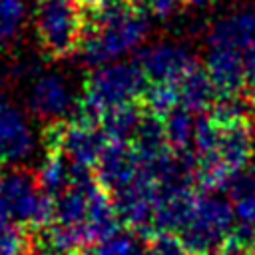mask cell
Masks as SVG:
<instances>
[{"label":"cell","mask_w":255,"mask_h":255,"mask_svg":"<svg viewBox=\"0 0 255 255\" xmlns=\"http://www.w3.org/2000/svg\"><path fill=\"white\" fill-rule=\"evenodd\" d=\"M147 32V12L135 2L116 0L100 10H92L78 52L84 64L98 68L118 62L139 48Z\"/></svg>","instance_id":"cell-1"},{"label":"cell","mask_w":255,"mask_h":255,"mask_svg":"<svg viewBox=\"0 0 255 255\" xmlns=\"http://www.w3.org/2000/svg\"><path fill=\"white\" fill-rule=\"evenodd\" d=\"M147 78L137 62H110L92 72L84 80V92L78 98V106L72 118L102 124L106 112L139 102L147 90Z\"/></svg>","instance_id":"cell-2"},{"label":"cell","mask_w":255,"mask_h":255,"mask_svg":"<svg viewBox=\"0 0 255 255\" xmlns=\"http://www.w3.org/2000/svg\"><path fill=\"white\" fill-rule=\"evenodd\" d=\"M0 217L28 231L48 227L56 219L54 199L40 191L36 173L22 165L0 167Z\"/></svg>","instance_id":"cell-3"},{"label":"cell","mask_w":255,"mask_h":255,"mask_svg":"<svg viewBox=\"0 0 255 255\" xmlns=\"http://www.w3.org/2000/svg\"><path fill=\"white\" fill-rule=\"evenodd\" d=\"M86 30L84 4L80 0H38L34 8V32L44 54L66 58L78 52Z\"/></svg>","instance_id":"cell-4"},{"label":"cell","mask_w":255,"mask_h":255,"mask_svg":"<svg viewBox=\"0 0 255 255\" xmlns=\"http://www.w3.org/2000/svg\"><path fill=\"white\" fill-rule=\"evenodd\" d=\"M233 225L235 215L229 199L199 191L193 211L177 235L191 255H213L227 241Z\"/></svg>","instance_id":"cell-5"},{"label":"cell","mask_w":255,"mask_h":255,"mask_svg":"<svg viewBox=\"0 0 255 255\" xmlns=\"http://www.w3.org/2000/svg\"><path fill=\"white\" fill-rule=\"evenodd\" d=\"M42 139L46 151H62L72 163L92 169L110 141L102 126L78 118L52 122L44 129Z\"/></svg>","instance_id":"cell-6"},{"label":"cell","mask_w":255,"mask_h":255,"mask_svg":"<svg viewBox=\"0 0 255 255\" xmlns=\"http://www.w3.org/2000/svg\"><path fill=\"white\" fill-rule=\"evenodd\" d=\"M78 98L72 92L70 82L58 72H38L32 78L28 90V110L38 120L62 122L66 116H74Z\"/></svg>","instance_id":"cell-7"},{"label":"cell","mask_w":255,"mask_h":255,"mask_svg":"<svg viewBox=\"0 0 255 255\" xmlns=\"http://www.w3.org/2000/svg\"><path fill=\"white\" fill-rule=\"evenodd\" d=\"M36 147V135L28 116L0 94V157L4 163L26 161Z\"/></svg>","instance_id":"cell-8"},{"label":"cell","mask_w":255,"mask_h":255,"mask_svg":"<svg viewBox=\"0 0 255 255\" xmlns=\"http://www.w3.org/2000/svg\"><path fill=\"white\" fill-rule=\"evenodd\" d=\"M139 68L147 82H171L177 84L197 62L187 48L175 42H159L143 48L137 54Z\"/></svg>","instance_id":"cell-9"},{"label":"cell","mask_w":255,"mask_h":255,"mask_svg":"<svg viewBox=\"0 0 255 255\" xmlns=\"http://www.w3.org/2000/svg\"><path fill=\"white\" fill-rule=\"evenodd\" d=\"M139 171V157L131 143L108 141L98 163L94 165V175L98 183L112 195L135 179Z\"/></svg>","instance_id":"cell-10"},{"label":"cell","mask_w":255,"mask_h":255,"mask_svg":"<svg viewBox=\"0 0 255 255\" xmlns=\"http://www.w3.org/2000/svg\"><path fill=\"white\" fill-rule=\"evenodd\" d=\"M255 137L249 120H235V122H219V137L213 159L205 161H219L231 173L243 169L253 161Z\"/></svg>","instance_id":"cell-11"},{"label":"cell","mask_w":255,"mask_h":255,"mask_svg":"<svg viewBox=\"0 0 255 255\" xmlns=\"http://www.w3.org/2000/svg\"><path fill=\"white\" fill-rule=\"evenodd\" d=\"M205 70L219 96L245 94V58L241 50L207 44Z\"/></svg>","instance_id":"cell-12"},{"label":"cell","mask_w":255,"mask_h":255,"mask_svg":"<svg viewBox=\"0 0 255 255\" xmlns=\"http://www.w3.org/2000/svg\"><path fill=\"white\" fill-rule=\"evenodd\" d=\"M253 38H255V6L231 12L225 18L217 20L209 30L207 44L229 46L243 52Z\"/></svg>","instance_id":"cell-13"},{"label":"cell","mask_w":255,"mask_h":255,"mask_svg":"<svg viewBox=\"0 0 255 255\" xmlns=\"http://www.w3.org/2000/svg\"><path fill=\"white\" fill-rule=\"evenodd\" d=\"M177 88H179V106H183L195 116L207 114L219 96L211 76L199 64H195L177 82Z\"/></svg>","instance_id":"cell-14"},{"label":"cell","mask_w":255,"mask_h":255,"mask_svg":"<svg viewBox=\"0 0 255 255\" xmlns=\"http://www.w3.org/2000/svg\"><path fill=\"white\" fill-rule=\"evenodd\" d=\"M225 191L233 207L235 223L255 227V161L235 171Z\"/></svg>","instance_id":"cell-15"},{"label":"cell","mask_w":255,"mask_h":255,"mask_svg":"<svg viewBox=\"0 0 255 255\" xmlns=\"http://www.w3.org/2000/svg\"><path fill=\"white\" fill-rule=\"evenodd\" d=\"M72 177H74V163L62 151H46V157L36 171V181L40 191L56 199L72 185Z\"/></svg>","instance_id":"cell-16"},{"label":"cell","mask_w":255,"mask_h":255,"mask_svg":"<svg viewBox=\"0 0 255 255\" xmlns=\"http://www.w3.org/2000/svg\"><path fill=\"white\" fill-rule=\"evenodd\" d=\"M143 114H145V108L139 106L137 102L124 104V106H118V108L106 112L100 126L106 131L108 139L131 143L139 129V124L143 120Z\"/></svg>","instance_id":"cell-17"},{"label":"cell","mask_w":255,"mask_h":255,"mask_svg":"<svg viewBox=\"0 0 255 255\" xmlns=\"http://www.w3.org/2000/svg\"><path fill=\"white\" fill-rule=\"evenodd\" d=\"M195 124H197L195 114H191L183 106L173 108L167 116H163L167 145L175 151H191L195 137Z\"/></svg>","instance_id":"cell-18"},{"label":"cell","mask_w":255,"mask_h":255,"mask_svg":"<svg viewBox=\"0 0 255 255\" xmlns=\"http://www.w3.org/2000/svg\"><path fill=\"white\" fill-rule=\"evenodd\" d=\"M141 100L147 112L163 118L179 106V88L171 82H149Z\"/></svg>","instance_id":"cell-19"},{"label":"cell","mask_w":255,"mask_h":255,"mask_svg":"<svg viewBox=\"0 0 255 255\" xmlns=\"http://www.w3.org/2000/svg\"><path fill=\"white\" fill-rule=\"evenodd\" d=\"M26 14L24 0H0V50L10 46L20 36Z\"/></svg>","instance_id":"cell-20"},{"label":"cell","mask_w":255,"mask_h":255,"mask_svg":"<svg viewBox=\"0 0 255 255\" xmlns=\"http://www.w3.org/2000/svg\"><path fill=\"white\" fill-rule=\"evenodd\" d=\"M30 251V231L6 217H0V255H28Z\"/></svg>","instance_id":"cell-21"},{"label":"cell","mask_w":255,"mask_h":255,"mask_svg":"<svg viewBox=\"0 0 255 255\" xmlns=\"http://www.w3.org/2000/svg\"><path fill=\"white\" fill-rule=\"evenodd\" d=\"M145 255H191L179 235L175 233H157L145 245Z\"/></svg>","instance_id":"cell-22"},{"label":"cell","mask_w":255,"mask_h":255,"mask_svg":"<svg viewBox=\"0 0 255 255\" xmlns=\"http://www.w3.org/2000/svg\"><path fill=\"white\" fill-rule=\"evenodd\" d=\"M139 4L147 14H153L157 18H169L185 4V0H139Z\"/></svg>","instance_id":"cell-23"},{"label":"cell","mask_w":255,"mask_h":255,"mask_svg":"<svg viewBox=\"0 0 255 255\" xmlns=\"http://www.w3.org/2000/svg\"><path fill=\"white\" fill-rule=\"evenodd\" d=\"M245 58V94L255 100V38L243 50Z\"/></svg>","instance_id":"cell-24"},{"label":"cell","mask_w":255,"mask_h":255,"mask_svg":"<svg viewBox=\"0 0 255 255\" xmlns=\"http://www.w3.org/2000/svg\"><path fill=\"white\" fill-rule=\"evenodd\" d=\"M82 4H84V8H88V10H100V8H104V6H108V4H112V2H116V0H80Z\"/></svg>","instance_id":"cell-25"},{"label":"cell","mask_w":255,"mask_h":255,"mask_svg":"<svg viewBox=\"0 0 255 255\" xmlns=\"http://www.w3.org/2000/svg\"><path fill=\"white\" fill-rule=\"evenodd\" d=\"M187 4H195V6H203V4H207V2H211V0H185Z\"/></svg>","instance_id":"cell-26"},{"label":"cell","mask_w":255,"mask_h":255,"mask_svg":"<svg viewBox=\"0 0 255 255\" xmlns=\"http://www.w3.org/2000/svg\"><path fill=\"white\" fill-rule=\"evenodd\" d=\"M2 163H4V161H2V157H0V167H2Z\"/></svg>","instance_id":"cell-27"},{"label":"cell","mask_w":255,"mask_h":255,"mask_svg":"<svg viewBox=\"0 0 255 255\" xmlns=\"http://www.w3.org/2000/svg\"><path fill=\"white\" fill-rule=\"evenodd\" d=\"M137 2H139V0H137Z\"/></svg>","instance_id":"cell-28"}]
</instances>
